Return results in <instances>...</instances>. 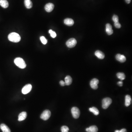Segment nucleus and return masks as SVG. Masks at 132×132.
<instances>
[{"label":"nucleus","instance_id":"obj_31","mask_svg":"<svg viewBox=\"0 0 132 132\" xmlns=\"http://www.w3.org/2000/svg\"><path fill=\"white\" fill-rule=\"evenodd\" d=\"M126 2L128 4H129L130 3L131 0H125Z\"/></svg>","mask_w":132,"mask_h":132},{"label":"nucleus","instance_id":"obj_29","mask_svg":"<svg viewBox=\"0 0 132 132\" xmlns=\"http://www.w3.org/2000/svg\"><path fill=\"white\" fill-rule=\"evenodd\" d=\"M118 85L120 86H122L123 84V83L122 81H120L118 83Z\"/></svg>","mask_w":132,"mask_h":132},{"label":"nucleus","instance_id":"obj_25","mask_svg":"<svg viewBox=\"0 0 132 132\" xmlns=\"http://www.w3.org/2000/svg\"><path fill=\"white\" fill-rule=\"evenodd\" d=\"M69 128L67 126H63L61 128L62 132H68Z\"/></svg>","mask_w":132,"mask_h":132},{"label":"nucleus","instance_id":"obj_5","mask_svg":"<svg viewBox=\"0 0 132 132\" xmlns=\"http://www.w3.org/2000/svg\"><path fill=\"white\" fill-rule=\"evenodd\" d=\"M51 113L49 110H46L42 113L41 116V118L44 120H47L50 118Z\"/></svg>","mask_w":132,"mask_h":132},{"label":"nucleus","instance_id":"obj_21","mask_svg":"<svg viewBox=\"0 0 132 132\" xmlns=\"http://www.w3.org/2000/svg\"><path fill=\"white\" fill-rule=\"evenodd\" d=\"M90 112L93 113L94 115H98L99 114V111L97 108L95 107H92V108H90L89 109Z\"/></svg>","mask_w":132,"mask_h":132},{"label":"nucleus","instance_id":"obj_30","mask_svg":"<svg viewBox=\"0 0 132 132\" xmlns=\"http://www.w3.org/2000/svg\"><path fill=\"white\" fill-rule=\"evenodd\" d=\"M119 132H127V131L126 129L123 128L120 130H119Z\"/></svg>","mask_w":132,"mask_h":132},{"label":"nucleus","instance_id":"obj_17","mask_svg":"<svg viewBox=\"0 0 132 132\" xmlns=\"http://www.w3.org/2000/svg\"><path fill=\"white\" fill-rule=\"evenodd\" d=\"M131 98L130 95H127L125 97V105L127 107L129 106L131 104Z\"/></svg>","mask_w":132,"mask_h":132},{"label":"nucleus","instance_id":"obj_28","mask_svg":"<svg viewBox=\"0 0 132 132\" xmlns=\"http://www.w3.org/2000/svg\"><path fill=\"white\" fill-rule=\"evenodd\" d=\"M59 83H60V85L62 86H65V82H64L63 80H61L59 82Z\"/></svg>","mask_w":132,"mask_h":132},{"label":"nucleus","instance_id":"obj_14","mask_svg":"<svg viewBox=\"0 0 132 132\" xmlns=\"http://www.w3.org/2000/svg\"><path fill=\"white\" fill-rule=\"evenodd\" d=\"M95 55L100 59H103L105 58V54L100 50H97L95 52Z\"/></svg>","mask_w":132,"mask_h":132},{"label":"nucleus","instance_id":"obj_27","mask_svg":"<svg viewBox=\"0 0 132 132\" xmlns=\"http://www.w3.org/2000/svg\"><path fill=\"white\" fill-rule=\"evenodd\" d=\"M114 25L115 27L117 28H120L121 27V24L119 23V22L114 23Z\"/></svg>","mask_w":132,"mask_h":132},{"label":"nucleus","instance_id":"obj_23","mask_svg":"<svg viewBox=\"0 0 132 132\" xmlns=\"http://www.w3.org/2000/svg\"><path fill=\"white\" fill-rule=\"evenodd\" d=\"M49 32L51 36L53 37V38H55L56 36H57V34H56V33L54 32V31H53L51 29H50L49 31Z\"/></svg>","mask_w":132,"mask_h":132},{"label":"nucleus","instance_id":"obj_12","mask_svg":"<svg viewBox=\"0 0 132 132\" xmlns=\"http://www.w3.org/2000/svg\"><path fill=\"white\" fill-rule=\"evenodd\" d=\"M27 117V113L26 112H23L21 113L18 116V120L20 122L25 120Z\"/></svg>","mask_w":132,"mask_h":132},{"label":"nucleus","instance_id":"obj_3","mask_svg":"<svg viewBox=\"0 0 132 132\" xmlns=\"http://www.w3.org/2000/svg\"><path fill=\"white\" fill-rule=\"evenodd\" d=\"M112 102V100L110 98H104L102 101V107L104 109H106L110 105Z\"/></svg>","mask_w":132,"mask_h":132},{"label":"nucleus","instance_id":"obj_13","mask_svg":"<svg viewBox=\"0 0 132 132\" xmlns=\"http://www.w3.org/2000/svg\"><path fill=\"white\" fill-rule=\"evenodd\" d=\"M98 128L96 126H92L86 128V131L87 132H97Z\"/></svg>","mask_w":132,"mask_h":132},{"label":"nucleus","instance_id":"obj_16","mask_svg":"<svg viewBox=\"0 0 132 132\" xmlns=\"http://www.w3.org/2000/svg\"><path fill=\"white\" fill-rule=\"evenodd\" d=\"M0 128L3 132H11L10 128L5 124H1V125H0Z\"/></svg>","mask_w":132,"mask_h":132},{"label":"nucleus","instance_id":"obj_24","mask_svg":"<svg viewBox=\"0 0 132 132\" xmlns=\"http://www.w3.org/2000/svg\"><path fill=\"white\" fill-rule=\"evenodd\" d=\"M40 40L43 45H46L47 43V39H46L45 37L43 36H42L40 37Z\"/></svg>","mask_w":132,"mask_h":132},{"label":"nucleus","instance_id":"obj_26","mask_svg":"<svg viewBox=\"0 0 132 132\" xmlns=\"http://www.w3.org/2000/svg\"><path fill=\"white\" fill-rule=\"evenodd\" d=\"M112 20L114 23L118 22V17L117 15H114L112 17Z\"/></svg>","mask_w":132,"mask_h":132},{"label":"nucleus","instance_id":"obj_20","mask_svg":"<svg viewBox=\"0 0 132 132\" xmlns=\"http://www.w3.org/2000/svg\"><path fill=\"white\" fill-rule=\"evenodd\" d=\"M24 4L26 8L28 9L31 8L33 5L31 0H24Z\"/></svg>","mask_w":132,"mask_h":132},{"label":"nucleus","instance_id":"obj_4","mask_svg":"<svg viewBox=\"0 0 132 132\" xmlns=\"http://www.w3.org/2000/svg\"><path fill=\"white\" fill-rule=\"evenodd\" d=\"M71 113L72 116L75 119L79 118L80 115V111L78 108L73 107L72 108Z\"/></svg>","mask_w":132,"mask_h":132},{"label":"nucleus","instance_id":"obj_9","mask_svg":"<svg viewBox=\"0 0 132 132\" xmlns=\"http://www.w3.org/2000/svg\"><path fill=\"white\" fill-rule=\"evenodd\" d=\"M54 6L52 3H48L45 7V10L47 12H51L54 9Z\"/></svg>","mask_w":132,"mask_h":132},{"label":"nucleus","instance_id":"obj_10","mask_svg":"<svg viewBox=\"0 0 132 132\" xmlns=\"http://www.w3.org/2000/svg\"><path fill=\"white\" fill-rule=\"evenodd\" d=\"M116 59L118 61L120 62V63H124L126 60V57L124 55L119 54L116 55Z\"/></svg>","mask_w":132,"mask_h":132},{"label":"nucleus","instance_id":"obj_19","mask_svg":"<svg viewBox=\"0 0 132 132\" xmlns=\"http://www.w3.org/2000/svg\"><path fill=\"white\" fill-rule=\"evenodd\" d=\"M0 5L4 8L8 7L9 3L7 0H0Z\"/></svg>","mask_w":132,"mask_h":132},{"label":"nucleus","instance_id":"obj_15","mask_svg":"<svg viewBox=\"0 0 132 132\" xmlns=\"http://www.w3.org/2000/svg\"><path fill=\"white\" fill-rule=\"evenodd\" d=\"M64 24L69 26H72L74 24V22L72 19L67 18L64 20Z\"/></svg>","mask_w":132,"mask_h":132},{"label":"nucleus","instance_id":"obj_2","mask_svg":"<svg viewBox=\"0 0 132 132\" xmlns=\"http://www.w3.org/2000/svg\"><path fill=\"white\" fill-rule=\"evenodd\" d=\"M15 64L21 69H24L26 67V64L24 59L21 58H16L14 60Z\"/></svg>","mask_w":132,"mask_h":132},{"label":"nucleus","instance_id":"obj_7","mask_svg":"<svg viewBox=\"0 0 132 132\" xmlns=\"http://www.w3.org/2000/svg\"><path fill=\"white\" fill-rule=\"evenodd\" d=\"M99 83V80L97 79H96V78L92 79L90 82V86L92 89L96 90L98 88V84Z\"/></svg>","mask_w":132,"mask_h":132},{"label":"nucleus","instance_id":"obj_22","mask_svg":"<svg viewBox=\"0 0 132 132\" xmlns=\"http://www.w3.org/2000/svg\"><path fill=\"white\" fill-rule=\"evenodd\" d=\"M117 76L118 78L121 80H123L125 79L126 78V76L122 72H119L117 74Z\"/></svg>","mask_w":132,"mask_h":132},{"label":"nucleus","instance_id":"obj_8","mask_svg":"<svg viewBox=\"0 0 132 132\" xmlns=\"http://www.w3.org/2000/svg\"><path fill=\"white\" fill-rule=\"evenodd\" d=\"M32 85L30 84H27L24 86L22 90V92L23 94H26L29 93L32 90Z\"/></svg>","mask_w":132,"mask_h":132},{"label":"nucleus","instance_id":"obj_6","mask_svg":"<svg viewBox=\"0 0 132 132\" xmlns=\"http://www.w3.org/2000/svg\"><path fill=\"white\" fill-rule=\"evenodd\" d=\"M77 41L75 38H72L70 39L66 42V45L69 48H73L76 45Z\"/></svg>","mask_w":132,"mask_h":132},{"label":"nucleus","instance_id":"obj_32","mask_svg":"<svg viewBox=\"0 0 132 132\" xmlns=\"http://www.w3.org/2000/svg\"><path fill=\"white\" fill-rule=\"evenodd\" d=\"M119 132V130H116L115 131V132Z\"/></svg>","mask_w":132,"mask_h":132},{"label":"nucleus","instance_id":"obj_18","mask_svg":"<svg viewBox=\"0 0 132 132\" xmlns=\"http://www.w3.org/2000/svg\"><path fill=\"white\" fill-rule=\"evenodd\" d=\"M65 85L69 86L71 84L72 82V79L70 76H67L65 78Z\"/></svg>","mask_w":132,"mask_h":132},{"label":"nucleus","instance_id":"obj_1","mask_svg":"<svg viewBox=\"0 0 132 132\" xmlns=\"http://www.w3.org/2000/svg\"><path fill=\"white\" fill-rule=\"evenodd\" d=\"M8 39L10 41L14 43H17L20 41L21 38L20 35L15 32L10 33L8 35Z\"/></svg>","mask_w":132,"mask_h":132},{"label":"nucleus","instance_id":"obj_11","mask_svg":"<svg viewBox=\"0 0 132 132\" xmlns=\"http://www.w3.org/2000/svg\"><path fill=\"white\" fill-rule=\"evenodd\" d=\"M106 31L108 35H111L113 33V30L112 25L109 24H107L106 25Z\"/></svg>","mask_w":132,"mask_h":132}]
</instances>
